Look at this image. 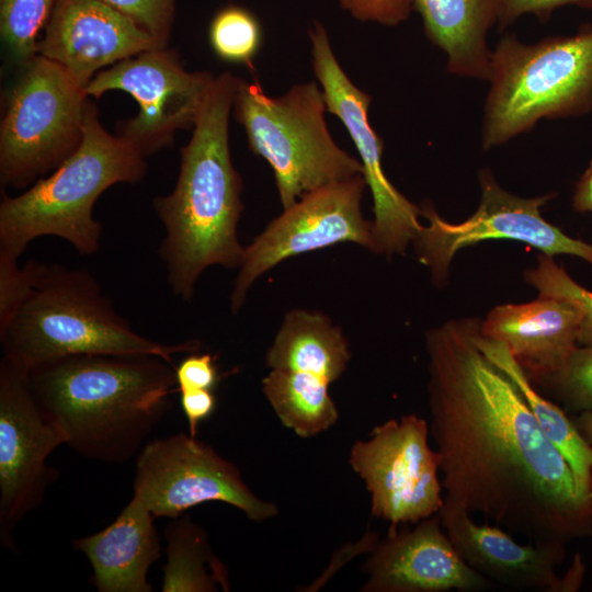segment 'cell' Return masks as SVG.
I'll return each instance as SVG.
<instances>
[{"label":"cell","instance_id":"17","mask_svg":"<svg viewBox=\"0 0 592 592\" xmlns=\"http://www.w3.org/2000/svg\"><path fill=\"white\" fill-rule=\"evenodd\" d=\"M439 515L465 562L494 584L544 592L579 589L582 580L580 561L565 577L557 573V567L566 556L565 545L519 543L504 528L478 523L466 510L445 502Z\"/></svg>","mask_w":592,"mask_h":592},{"label":"cell","instance_id":"21","mask_svg":"<svg viewBox=\"0 0 592 592\" xmlns=\"http://www.w3.org/2000/svg\"><path fill=\"white\" fill-rule=\"evenodd\" d=\"M429 39L446 55L449 73L488 80L487 34L498 22V0H412Z\"/></svg>","mask_w":592,"mask_h":592},{"label":"cell","instance_id":"23","mask_svg":"<svg viewBox=\"0 0 592 592\" xmlns=\"http://www.w3.org/2000/svg\"><path fill=\"white\" fill-rule=\"evenodd\" d=\"M474 341L513 380L546 437L567 460L578 498L592 505V444L581 435L574 421L560 406L537 390L502 342L482 335L479 325L474 331Z\"/></svg>","mask_w":592,"mask_h":592},{"label":"cell","instance_id":"5","mask_svg":"<svg viewBox=\"0 0 592 592\" xmlns=\"http://www.w3.org/2000/svg\"><path fill=\"white\" fill-rule=\"evenodd\" d=\"M147 172L145 156L125 137L110 134L88 99L83 138L46 178L0 204V254L15 259L43 236L66 240L78 253L98 252L102 225L93 216L99 196L117 183H136Z\"/></svg>","mask_w":592,"mask_h":592},{"label":"cell","instance_id":"18","mask_svg":"<svg viewBox=\"0 0 592 592\" xmlns=\"http://www.w3.org/2000/svg\"><path fill=\"white\" fill-rule=\"evenodd\" d=\"M158 47L149 33L100 0H58L37 55L59 64L86 89L102 68Z\"/></svg>","mask_w":592,"mask_h":592},{"label":"cell","instance_id":"20","mask_svg":"<svg viewBox=\"0 0 592 592\" xmlns=\"http://www.w3.org/2000/svg\"><path fill=\"white\" fill-rule=\"evenodd\" d=\"M155 515L136 497L103 530L73 540L92 568L99 592H152L150 567L161 556Z\"/></svg>","mask_w":592,"mask_h":592},{"label":"cell","instance_id":"9","mask_svg":"<svg viewBox=\"0 0 592 592\" xmlns=\"http://www.w3.org/2000/svg\"><path fill=\"white\" fill-rule=\"evenodd\" d=\"M133 496L155 517L174 519L206 502L229 504L255 523L278 514V506L257 496L234 463L184 432L143 446L135 459Z\"/></svg>","mask_w":592,"mask_h":592},{"label":"cell","instance_id":"19","mask_svg":"<svg viewBox=\"0 0 592 592\" xmlns=\"http://www.w3.org/2000/svg\"><path fill=\"white\" fill-rule=\"evenodd\" d=\"M580 314L570 303L538 295L524 304L494 307L480 333L502 342L532 383L558 372L578 346Z\"/></svg>","mask_w":592,"mask_h":592},{"label":"cell","instance_id":"26","mask_svg":"<svg viewBox=\"0 0 592 592\" xmlns=\"http://www.w3.org/2000/svg\"><path fill=\"white\" fill-rule=\"evenodd\" d=\"M58 0H0V33L8 52L22 66L37 56L44 32Z\"/></svg>","mask_w":592,"mask_h":592},{"label":"cell","instance_id":"1","mask_svg":"<svg viewBox=\"0 0 592 592\" xmlns=\"http://www.w3.org/2000/svg\"><path fill=\"white\" fill-rule=\"evenodd\" d=\"M471 320L425 334L430 434L444 502L537 544L592 535V505L513 380L476 345Z\"/></svg>","mask_w":592,"mask_h":592},{"label":"cell","instance_id":"25","mask_svg":"<svg viewBox=\"0 0 592 592\" xmlns=\"http://www.w3.org/2000/svg\"><path fill=\"white\" fill-rule=\"evenodd\" d=\"M262 391L281 423L300 437L316 436L339 419V410L325 379L301 372L271 369Z\"/></svg>","mask_w":592,"mask_h":592},{"label":"cell","instance_id":"7","mask_svg":"<svg viewBox=\"0 0 592 592\" xmlns=\"http://www.w3.org/2000/svg\"><path fill=\"white\" fill-rule=\"evenodd\" d=\"M234 110L251 151L273 170L283 209L310 192L363 174L361 161L340 148L328 129L319 83H297L273 98L258 80L238 79Z\"/></svg>","mask_w":592,"mask_h":592},{"label":"cell","instance_id":"11","mask_svg":"<svg viewBox=\"0 0 592 592\" xmlns=\"http://www.w3.org/2000/svg\"><path fill=\"white\" fill-rule=\"evenodd\" d=\"M214 78L185 70L177 52L158 47L101 70L84 93L98 99L116 90L135 99L138 112L119 135L146 157L172 145L179 129L194 127Z\"/></svg>","mask_w":592,"mask_h":592},{"label":"cell","instance_id":"8","mask_svg":"<svg viewBox=\"0 0 592 592\" xmlns=\"http://www.w3.org/2000/svg\"><path fill=\"white\" fill-rule=\"evenodd\" d=\"M0 125V180L24 189L80 146L88 96L59 64L37 55L23 66Z\"/></svg>","mask_w":592,"mask_h":592},{"label":"cell","instance_id":"30","mask_svg":"<svg viewBox=\"0 0 592 592\" xmlns=\"http://www.w3.org/2000/svg\"><path fill=\"white\" fill-rule=\"evenodd\" d=\"M133 20L161 47H167L177 0H100Z\"/></svg>","mask_w":592,"mask_h":592},{"label":"cell","instance_id":"13","mask_svg":"<svg viewBox=\"0 0 592 592\" xmlns=\"http://www.w3.org/2000/svg\"><path fill=\"white\" fill-rule=\"evenodd\" d=\"M481 201L466 220L452 224L429 205L421 208L428 220L413 243L419 261L429 266L436 283L447 278L448 267L458 250L488 239H511L531 244L554 257L569 254L592 264V244L572 238L545 220L540 213L551 194L520 197L499 185L490 171L479 174Z\"/></svg>","mask_w":592,"mask_h":592},{"label":"cell","instance_id":"33","mask_svg":"<svg viewBox=\"0 0 592 592\" xmlns=\"http://www.w3.org/2000/svg\"><path fill=\"white\" fill-rule=\"evenodd\" d=\"M565 5L592 10V0H498L497 24L502 30L524 14L546 21L556 9Z\"/></svg>","mask_w":592,"mask_h":592},{"label":"cell","instance_id":"31","mask_svg":"<svg viewBox=\"0 0 592 592\" xmlns=\"http://www.w3.org/2000/svg\"><path fill=\"white\" fill-rule=\"evenodd\" d=\"M354 19L395 26L405 22L413 9L412 0H339Z\"/></svg>","mask_w":592,"mask_h":592},{"label":"cell","instance_id":"32","mask_svg":"<svg viewBox=\"0 0 592 592\" xmlns=\"http://www.w3.org/2000/svg\"><path fill=\"white\" fill-rule=\"evenodd\" d=\"M174 369L179 392L191 389L214 390L219 379L215 358L209 353H189Z\"/></svg>","mask_w":592,"mask_h":592},{"label":"cell","instance_id":"36","mask_svg":"<svg viewBox=\"0 0 592 592\" xmlns=\"http://www.w3.org/2000/svg\"><path fill=\"white\" fill-rule=\"evenodd\" d=\"M573 421L581 435L592 444V412H581Z\"/></svg>","mask_w":592,"mask_h":592},{"label":"cell","instance_id":"3","mask_svg":"<svg viewBox=\"0 0 592 592\" xmlns=\"http://www.w3.org/2000/svg\"><path fill=\"white\" fill-rule=\"evenodd\" d=\"M238 79L230 72L215 76L192 136L180 150L175 186L152 201L166 230L158 253L170 289L184 300L192 299L207 267L239 269L243 259L244 247L237 234L243 209L242 179L229 148V115Z\"/></svg>","mask_w":592,"mask_h":592},{"label":"cell","instance_id":"35","mask_svg":"<svg viewBox=\"0 0 592 592\" xmlns=\"http://www.w3.org/2000/svg\"><path fill=\"white\" fill-rule=\"evenodd\" d=\"M572 205L577 212L592 213V161L576 184Z\"/></svg>","mask_w":592,"mask_h":592},{"label":"cell","instance_id":"27","mask_svg":"<svg viewBox=\"0 0 592 592\" xmlns=\"http://www.w3.org/2000/svg\"><path fill=\"white\" fill-rule=\"evenodd\" d=\"M209 43L223 60L252 66L262 45V27L249 10L228 5L219 10L209 25Z\"/></svg>","mask_w":592,"mask_h":592},{"label":"cell","instance_id":"2","mask_svg":"<svg viewBox=\"0 0 592 592\" xmlns=\"http://www.w3.org/2000/svg\"><path fill=\"white\" fill-rule=\"evenodd\" d=\"M174 367L156 355L78 354L26 374L66 445L91 460L125 463L171 411Z\"/></svg>","mask_w":592,"mask_h":592},{"label":"cell","instance_id":"14","mask_svg":"<svg viewBox=\"0 0 592 592\" xmlns=\"http://www.w3.org/2000/svg\"><path fill=\"white\" fill-rule=\"evenodd\" d=\"M308 35L312 70L322 89L327 112L335 115L350 134L372 193L373 252L388 257L405 253L423 226L419 221L422 210L403 196L385 174L384 143L368 121L371 96L356 87L341 67L322 23L315 21Z\"/></svg>","mask_w":592,"mask_h":592},{"label":"cell","instance_id":"15","mask_svg":"<svg viewBox=\"0 0 592 592\" xmlns=\"http://www.w3.org/2000/svg\"><path fill=\"white\" fill-rule=\"evenodd\" d=\"M65 441L45 415L25 371L0 361V545L16 553L18 524L37 509L59 471L49 455Z\"/></svg>","mask_w":592,"mask_h":592},{"label":"cell","instance_id":"12","mask_svg":"<svg viewBox=\"0 0 592 592\" xmlns=\"http://www.w3.org/2000/svg\"><path fill=\"white\" fill-rule=\"evenodd\" d=\"M365 187L363 174H357L310 192L283 209L244 247L230 293L232 314L241 309L254 282L288 258L341 242L373 252L372 221L364 218L361 208Z\"/></svg>","mask_w":592,"mask_h":592},{"label":"cell","instance_id":"28","mask_svg":"<svg viewBox=\"0 0 592 592\" xmlns=\"http://www.w3.org/2000/svg\"><path fill=\"white\" fill-rule=\"evenodd\" d=\"M525 281L538 295L553 296L570 303L580 314L578 344L592 345V292L577 283L553 257L539 254L535 267L524 272Z\"/></svg>","mask_w":592,"mask_h":592},{"label":"cell","instance_id":"6","mask_svg":"<svg viewBox=\"0 0 592 592\" xmlns=\"http://www.w3.org/2000/svg\"><path fill=\"white\" fill-rule=\"evenodd\" d=\"M481 146L491 149L532 129L543 118L592 110V25L571 36L524 44L503 37L491 53Z\"/></svg>","mask_w":592,"mask_h":592},{"label":"cell","instance_id":"34","mask_svg":"<svg viewBox=\"0 0 592 592\" xmlns=\"http://www.w3.org/2000/svg\"><path fill=\"white\" fill-rule=\"evenodd\" d=\"M180 403L187 421L189 433L196 437L200 423L208 419L215 411L216 397L214 390L191 389L181 391Z\"/></svg>","mask_w":592,"mask_h":592},{"label":"cell","instance_id":"22","mask_svg":"<svg viewBox=\"0 0 592 592\" xmlns=\"http://www.w3.org/2000/svg\"><path fill=\"white\" fill-rule=\"evenodd\" d=\"M351 352L342 330L318 311L292 309L265 355L271 369L316 375L329 384L348 368Z\"/></svg>","mask_w":592,"mask_h":592},{"label":"cell","instance_id":"29","mask_svg":"<svg viewBox=\"0 0 592 592\" xmlns=\"http://www.w3.org/2000/svg\"><path fill=\"white\" fill-rule=\"evenodd\" d=\"M538 384L553 389L566 411L592 412V345L577 346L558 372Z\"/></svg>","mask_w":592,"mask_h":592},{"label":"cell","instance_id":"10","mask_svg":"<svg viewBox=\"0 0 592 592\" xmlns=\"http://www.w3.org/2000/svg\"><path fill=\"white\" fill-rule=\"evenodd\" d=\"M429 422L415 413L389 419L350 449L349 464L371 496V512L396 527L432 516L444 503L440 456Z\"/></svg>","mask_w":592,"mask_h":592},{"label":"cell","instance_id":"24","mask_svg":"<svg viewBox=\"0 0 592 592\" xmlns=\"http://www.w3.org/2000/svg\"><path fill=\"white\" fill-rule=\"evenodd\" d=\"M167 561L162 592L230 590L226 565L214 553L208 534L189 514L171 519L164 528Z\"/></svg>","mask_w":592,"mask_h":592},{"label":"cell","instance_id":"16","mask_svg":"<svg viewBox=\"0 0 592 592\" xmlns=\"http://www.w3.org/2000/svg\"><path fill=\"white\" fill-rule=\"evenodd\" d=\"M362 571L367 576L362 592H478L496 585L465 562L439 513L389 527Z\"/></svg>","mask_w":592,"mask_h":592},{"label":"cell","instance_id":"4","mask_svg":"<svg viewBox=\"0 0 592 592\" xmlns=\"http://www.w3.org/2000/svg\"><path fill=\"white\" fill-rule=\"evenodd\" d=\"M0 342L5 360L29 372L78 354L173 356L200 350L191 339L164 344L134 331L84 269L29 261L0 303Z\"/></svg>","mask_w":592,"mask_h":592}]
</instances>
